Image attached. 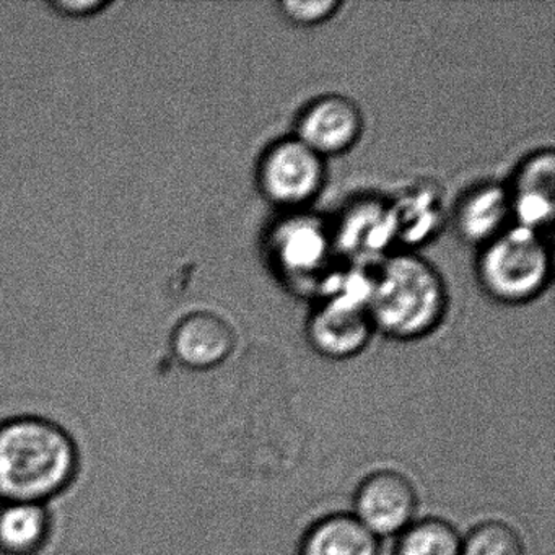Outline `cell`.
<instances>
[{
    "label": "cell",
    "instance_id": "cell-2",
    "mask_svg": "<svg viewBox=\"0 0 555 555\" xmlns=\"http://www.w3.org/2000/svg\"><path fill=\"white\" fill-rule=\"evenodd\" d=\"M447 304V288L437 269L411 253L386 259L366 294L375 330L399 340L431 333L440 324Z\"/></svg>",
    "mask_w": 555,
    "mask_h": 555
},
{
    "label": "cell",
    "instance_id": "cell-15",
    "mask_svg": "<svg viewBox=\"0 0 555 555\" xmlns=\"http://www.w3.org/2000/svg\"><path fill=\"white\" fill-rule=\"evenodd\" d=\"M463 535L440 518L414 519L398 535L396 555H461Z\"/></svg>",
    "mask_w": 555,
    "mask_h": 555
},
{
    "label": "cell",
    "instance_id": "cell-5",
    "mask_svg": "<svg viewBox=\"0 0 555 555\" xmlns=\"http://www.w3.org/2000/svg\"><path fill=\"white\" fill-rule=\"evenodd\" d=\"M366 294L343 292L324 301L311 314L308 340L320 356L346 360L369 346L375 326L366 307Z\"/></svg>",
    "mask_w": 555,
    "mask_h": 555
},
{
    "label": "cell",
    "instance_id": "cell-4",
    "mask_svg": "<svg viewBox=\"0 0 555 555\" xmlns=\"http://www.w3.org/2000/svg\"><path fill=\"white\" fill-rule=\"evenodd\" d=\"M324 158L297 138L275 142L259 162L262 194L282 207H298L317 197L324 183Z\"/></svg>",
    "mask_w": 555,
    "mask_h": 555
},
{
    "label": "cell",
    "instance_id": "cell-18",
    "mask_svg": "<svg viewBox=\"0 0 555 555\" xmlns=\"http://www.w3.org/2000/svg\"><path fill=\"white\" fill-rule=\"evenodd\" d=\"M112 4L113 0H48V5L57 14L74 18L92 17Z\"/></svg>",
    "mask_w": 555,
    "mask_h": 555
},
{
    "label": "cell",
    "instance_id": "cell-10",
    "mask_svg": "<svg viewBox=\"0 0 555 555\" xmlns=\"http://www.w3.org/2000/svg\"><path fill=\"white\" fill-rule=\"evenodd\" d=\"M554 152L541 151L526 158L508 188L513 217L518 225L538 232L554 217Z\"/></svg>",
    "mask_w": 555,
    "mask_h": 555
},
{
    "label": "cell",
    "instance_id": "cell-8",
    "mask_svg": "<svg viewBox=\"0 0 555 555\" xmlns=\"http://www.w3.org/2000/svg\"><path fill=\"white\" fill-rule=\"evenodd\" d=\"M362 129V112L356 102L344 95H324L301 113L295 138L324 158L352 149Z\"/></svg>",
    "mask_w": 555,
    "mask_h": 555
},
{
    "label": "cell",
    "instance_id": "cell-12",
    "mask_svg": "<svg viewBox=\"0 0 555 555\" xmlns=\"http://www.w3.org/2000/svg\"><path fill=\"white\" fill-rule=\"evenodd\" d=\"M298 555H379V539L352 513H331L307 529Z\"/></svg>",
    "mask_w": 555,
    "mask_h": 555
},
{
    "label": "cell",
    "instance_id": "cell-1",
    "mask_svg": "<svg viewBox=\"0 0 555 555\" xmlns=\"http://www.w3.org/2000/svg\"><path fill=\"white\" fill-rule=\"evenodd\" d=\"M79 443L66 427L38 414L0 421V502L60 499L79 477Z\"/></svg>",
    "mask_w": 555,
    "mask_h": 555
},
{
    "label": "cell",
    "instance_id": "cell-13",
    "mask_svg": "<svg viewBox=\"0 0 555 555\" xmlns=\"http://www.w3.org/2000/svg\"><path fill=\"white\" fill-rule=\"evenodd\" d=\"M53 534L44 503L0 502V555H40Z\"/></svg>",
    "mask_w": 555,
    "mask_h": 555
},
{
    "label": "cell",
    "instance_id": "cell-3",
    "mask_svg": "<svg viewBox=\"0 0 555 555\" xmlns=\"http://www.w3.org/2000/svg\"><path fill=\"white\" fill-rule=\"evenodd\" d=\"M477 271L493 298L525 304L547 284L551 255L535 230L516 225L483 245Z\"/></svg>",
    "mask_w": 555,
    "mask_h": 555
},
{
    "label": "cell",
    "instance_id": "cell-7",
    "mask_svg": "<svg viewBox=\"0 0 555 555\" xmlns=\"http://www.w3.org/2000/svg\"><path fill=\"white\" fill-rule=\"evenodd\" d=\"M168 344L180 365L210 370L222 365L232 356L236 336L232 324L222 314L196 310L175 323Z\"/></svg>",
    "mask_w": 555,
    "mask_h": 555
},
{
    "label": "cell",
    "instance_id": "cell-11",
    "mask_svg": "<svg viewBox=\"0 0 555 555\" xmlns=\"http://www.w3.org/2000/svg\"><path fill=\"white\" fill-rule=\"evenodd\" d=\"M513 217L508 186L487 183L470 190L456 207V229L466 242L487 245Z\"/></svg>",
    "mask_w": 555,
    "mask_h": 555
},
{
    "label": "cell",
    "instance_id": "cell-16",
    "mask_svg": "<svg viewBox=\"0 0 555 555\" xmlns=\"http://www.w3.org/2000/svg\"><path fill=\"white\" fill-rule=\"evenodd\" d=\"M461 555H525V545L512 525L487 519L463 535Z\"/></svg>",
    "mask_w": 555,
    "mask_h": 555
},
{
    "label": "cell",
    "instance_id": "cell-6",
    "mask_svg": "<svg viewBox=\"0 0 555 555\" xmlns=\"http://www.w3.org/2000/svg\"><path fill=\"white\" fill-rule=\"evenodd\" d=\"M417 505L414 483L398 470L382 469L357 487L352 515L376 538H389L414 521Z\"/></svg>",
    "mask_w": 555,
    "mask_h": 555
},
{
    "label": "cell",
    "instance_id": "cell-14",
    "mask_svg": "<svg viewBox=\"0 0 555 555\" xmlns=\"http://www.w3.org/2000/svg\"><path fill=\"white\" fill-rule=\"evenodd\" d=\"M398 236L395 210L386 209L382 204H363L353 210L340 223L334 245L340 246L353 256H366L379 253Z\"/></svg>",
    "mask_w": 555,
    "mask_h": 555
},
{
    "label": "cell",
    "instance_id": "cell-17",
    "mask_svg": "<svg viewBox=\"0 0 555 555\" xmlns=\"http://www.w3.org/2000/svg\"><path fill=\"white\" fill-rule=\"evenodd\" d=\"M340 5L343 4L337 0H310V2L284 0V2H281V9L285 17L292 24L304 25V27L323 24L339 11Z\"/></svg>",
    "mask_w": 555,
    "mask_h": 555
},
{
    "label": "cell",
    "instance_id": "cell-9",
    "mask_svg": "<svg viewBox=\"0 0 555 555\" xmlns=\"http://www.w3.org/2000/svg\"><path fill=\"white\" fill-rule=\"evenodd\" d=\"M333 236L320 220L294 217L275 230L272 255L284 274L311 278L326 268L334 248Z\"/></svg>",
    "mask_w": 555,
    "mask_h": 555
}]
</instances>
